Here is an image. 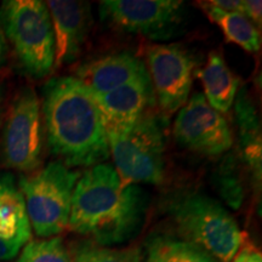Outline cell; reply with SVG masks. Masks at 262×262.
I'll list each match as a JSON object with an SVG mask.
<instances>
[{
    "label": "cell",
    "mask_w": 262,
    "mask_h": 262,
    "mask_svg": "<svg viewBox=\"0 0 262 262\" xmlns=\"http://www.w3.org/2000/svg\"><path fill=\"white\" fill-rule=\"evenodd\" d=\"M146 209L139 186L123 182L112 164H97L75 185L68 227L102 247L123 244L142 227Z\"/></svg>",
    "instance_id": "6da1fadb"
},
{
    "label": "cell",
    "mask_w": 262,
    "mask_h": 262,
    "mask_svg": "<svg viewBox=\"0 0 262 262\" xmlns=\"http://www.w3.org/2000/svg\"><path fill=\"white\" fill-rule=\"evenodd\" d=\"M42 93L49 147L63 160V165L93 168L110 158L106 130L96 102L78 78H54Z\"/></svg>",
    "instance_id": "7a4b0ae2"
},
{
    "label": "cell",
    "mask_w": 262,
    "mask_h": 262,
    "mask_svg": "<svg viewBox=\"0 0 262 262\" xmlns=\"http://www.w3.org/2000/svg\"><path fill=\"white\" fill-rule=\"evenodd\" d=\"M166 210L183 241L202 248L220 262H231L243 244V234L229 212L199 192L169 196Z\"/></svg>",
    "instance_id": "3957f363"
},
{
    "label": "cell",
    "mask_w": 262,
    "mask_h": 262,
    "mask_svg": "<svg viewBox=\"0 0 262 262\" xmlns=\"http://www.w3.org/2000/svg\"><path fill=\"white\" fill-rule=\"evenodd\" d=\"M0 28L29 74L42 78L55 66V37L47 3L8 0L0 6Z\"/></svg>",
    "instance_id": "277c9868"
},
{
    "label": "cell",
    "mask_w": 262,
    "mask_h": 262,
    "mask_svg": "<svg viewBox=\"0 0 262 262\" xmlns=\"http://www.w3.org/2000/svg\"><path fill=\"white\" fill-rule=\"evenodd\" d=\"M80 173L60 162L19 179L31 227L40 238H51L68 227L72 196Z\"/></svg>",
    "instance_id": "5b68a950"
},
{
    "label": "cell",
    "mask_w": 262,
    "mask_h": 262,
    "mask_svg": "<svg viewBox=\"0 0 262 262\" xmlns=\"http://www.w3.org/2000/svg\"><path fill=\"white\" fill-rule=\"evenodd\" d=\"M114 169L129 185L162 183L165 175V137L162 119L145 113L122 135L107 136Z\"/></svg>",
    "instance_id": "8992f818"
},
{
    "label": "cell",
    "mask_w": 262,
    "mask_h": 262,
    "mask_svg": "<svg viewBox=\"0 0 262 262\" xmlns=\"http://www.w3.org/2000/svg\"><path fill=\"white\" fill-rule=\"evenodd\" d=\"M100 15L113 27L152 40H169L185 24L183 3L178 0H104Z\"/></svg>",
    "instance_id": "52a82bcc"
},
{
    "label": "cell",
    "mask_w": 262,
    "mask_h": 262,
    "mask_svg": "<svg viewBox=\"0 0 262 262\" xmlns=\"http://www.w3.org/2000/svg\"><path fill=\"white\" fill-rule=\"evenodd\" d=\"M4 157L10 168L31 171L40 164L42 133L40 102L32 89L18 95L4 131Z\"/></svg>",
    "instance_id": "ba28073f"
},
{
    "label": "cell",
    "mask_w": 262,
    "mask_h": 262,
    "mask_svg": "<svg viewBox=\"0 0 262 262\" xmlns=\"http://www.w3.org/2000/svg\"><path fill=\"white\" fill-rule=\"evenodd\" d=\"M173 136L180 146L204 156H220L231 149L233 135L227 120L206 102L204 94H194L176 117Z\"/></svg>",
    "instance_id": "9c48e42d"
},
{
    "label": "cell",
    "mask_w": 262,
    "mask_h": 262,
    "mask_svg": "<svg viewBox=\"0 0 262 262\" xmlns=\"http://www.w3.org/2000/svg\"><path fill=\"white\" fill-rule=\"evenodd\" d=\"M146 57L153 94L160 108L168 113L181 110L192 88L195 63L191 55L180 45L160 44L147 49Z\"/></svg>",
    "instance_id": "30bf717a"
},
{
    "label": "cell",
    "mask_w": 262,
    "mask_h": 262,
    "mask_svg": "<svg viewBox=\"0 0 262 262\" xmlns=\"http://www.w3.org/2000/svg\"><path fill=\"white\" fill-rule=\"evenodd\" d=\"M107 136L122 135L134 126L155 101L148 71L110 93L94 97Z\"/></svg>",
    "instance_id": "8fae6325"
},
{
    "label": "cell",
    "mask_w": 262,
    "mask_h": 262,
    "mask_svg": "<svg viewBox=\"0 0 262 262\" xmlns=\"http://www.w3.org/2000/svg\"><path fill=\"white\" fill-rule=\"evenodd\" d=\"M55 37V66L67 64L78 57L93 17L86 2L50 0L47 3Z\"/></svg>",
    "instance_id": "7c38bea8"
},
{
    "label": "cell",
    "mask_w": 262,
    "mask_h": 262,
    "mask_svg": "<svg viewBox=\"0 0 262 262\" xmlns=\"http://www.w3.org/2000/svg\"><path fill=\"white\" fill-rule=\"evenodd\" d=\"M32 227L24 195L14 176H0V262L16 257L31 241Z\"/></svg>",
    "instance_id": "4fadbf2b"
},
{
    "label": "cell",
    "mask_w": 262,
    "mask_h": 262,
    "mask_svg": "<svg viewBox=\"0 0 262 262\" xmlns=\"http://www.w3.org/2000/svg\"><path fill=\"white\" fill-rule=\"evenodd\" d=\"M147 67L130 52L108 55L85 63L78 70V78L93 97L101 96L146 73Z\"/></svg>",
    "instance_id": "5bb4252c"
},
{
    "label": "cell",
    "mask_w": 262,
    "mask_h": 262,
    "mask_svg": "<svg viewBox=\"0 0 262 262\" xmlns=\"http://www.w3.org/2000/svg\"><path fill=\"white\" fill-rule=\"evenodd\" d=\"M235 124L238 127V142L242 158L249 169L254 173V178L260 182L262 164V142L261 126L254 103L243 88L239 91L234 104Z\"/></svg>",
    "instance_id": "9a60e30c"
},
{
    "label": "cell",
    "mask_w": 262,
    "mask_h": 262,
    "mask_svg": "<svg viewBox=\"0 0 262 262\" xmlns=\"http://www.w3.org/2000/svg\"><path fill=\"white\" fill-rule=\"evenodd\" d=\"M198 77L204 86L206 102L219 113H227L234 103L239 79L219 52H211L205 67L198 71Z\"/></svg>",
    "instance_id": "2e32d148"
},
{
    "label": "cell",
    "mask_w": 262,
    "mask_h": 262,
    "mask_svg": "<svg viewBox=\"0 0 262 262\" xmlns=\"http://www.w3.org/2000/svg\"><path fill=\"white\" fill-rule=\"evenodd\" d=\"M202 8L211 19L222 29L227 41L234 42L245 51L257 52L261 49V34L251 21L238 12H226L215 8L210 2L202 3Z\"/></svg>",
    "instance_id": "e0dca14e"
},
{
    "label": "cell",
    "mask_w": 262,
    "mask_h": 262,
    "mask_svg": "<svg viewBox=\"0 0 262 262\" xmlns=\"http://www.w3.org/2000/svg\"><path fill=\"white\" fill-rule=\"evenodd\" d=\"M146 262H220L202 248L166 235H158L147 243Z\"/></svg>",
    "instance_id": "ac0fdd59"
},
{
    "label": "cell",
    "mask_w": 262,
    "mask_h": 262,
    "mask_svg": "<svg viewBox=\"0 0 262 262\" xmlns=\"http://www.w3.org/2000/svg\"><path fill=\"white\" fill-rule=\"evenodd\" d=\"M72 262H142L139 248H108L94 242H83L73 250Z\"/></svg>",
    "instance_id": "d6986e66"
},
{
    "label": "cell",
    "mask_w": 262,
    "mask_h": 262,
    "mask_svg": "<svg viewBox=\"0 0 262 262\" xmlns=\"http://www.w3.org/2000/svg\"><path fill=\"white\" fill-rule=\"evenodd\" d=\"M214 182L219 194L231 208H241L244 199V191L233 156L226 157L215 173Z\"/></svg>",
    "instance_id": "ffe728a7"
},
{
    "label": "cell",
    "mask_w": 262,
    "mask_h": 262,
    "mask_svg": "<svg viewBox=\"0 0 262 262\" xmlns=\"http://www.w3.org/2000/svg\"><path fill=\"white\" fill-rule=\"evenodd\" d=\"M16 262H72L61 238L29 241Z\"/></svg>",
    "instance_id": "44dd1931"
},
{
    "label": "cell",
    "mask_w": 262,
    "mask_h": 262,
    "mask_svg": "<svg viewBox=\"0 0 262 262\" xmlns=\"http://www.w3.org/2000/svg\"><path fill=\"white\" fill-rule=\"evenodd\" d=\"M262 3L260 0H243V15L249 21H251L257 27H261L262 24Z\"/></svg>",
    "instance_id": "7402d4cb"
},
{
    "label": "cell",
    "mask_w": 262,
    "mask_h": 262,
    "mask_svg": "<svg viewBox=\"0 0 262 262\" xmlns=\"http://www.w3.org/2000/svg\"><path fill=\"white\" fill-rule=\"evenodd\" d=\"M243 247L238 250L233 257V262H262L261 251L251 243L242 244Z\"/></svg>",
    "instance_id": "603a6c76"
},
{
    "label": "cell",
    "mask_w": 262,
    "mask_h": 262,
    "mask_svg": "<svg viewBox=\"0 0 262 262\" xmlns=\"http://www.w3.org/2000/svg\"><path fill=\"white\" fill-rule=\"evenodd\" d=\"M210 4L222 11L238 12L243 15V0H215L210 2Z\"/></svg>",
    "instance_id": "cb8c5ba5"
},
{
    "label": "cell",
    "mask_w": 262,
    "mask_h": 262,
    "mask_svg": "<svg viewBox=\"0 0 262 262\" xmlns=\"http://www.w3.org/2000/svg\"><path fill=\"white\" fill-rule=\"evenodd\" d=\"M6 58V41L2 31H0V66H3Z\"/></svg>",
    "instance_id": "d4e9b609"
}]
</instances>
